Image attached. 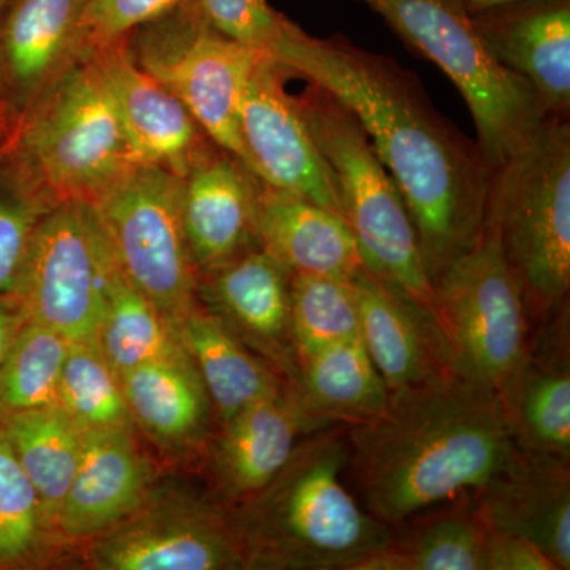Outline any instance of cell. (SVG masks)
I'll return each instance as SVG.
<instances>
[{
	"instance_id": "cell-43",
	"label": "cell",
	"mask_w": 570,
	"mask_h": 570,
	"mask_svg": "<svg viewBox=\"0 0 570 570\" xmlns=\"http://www.w3.org/2000/svg\"><path fill=\"white\" fill-rule=\"evenodd\" d=\"M10 0H0V18H2L3 11L9 7Z\"/></svg>"
},
{
	"instance_id": "cell-16",
	"label": "cell",
	"mask_w": 570,
	"mask_h": 570,
	"mask_svg": "<svg viewBox=\"0 0 570 570\" xmlns=\"http://www.w3.org/2000/svg\"><path fill=\"white\" fill-rule=\"evenodd\" d=\"M483 47L534 89L547 116H570V0H513L471 14Z\"/></svg>"
},
{
	"instance_id": "cell-33",
	"label": "cell",
	"mask_w": 570,
	"mask_h": 570,
	"mask_svg": "<svg viewBox=\"0 0 570 570\" xmlns=\"http://www.w3.org/2000/svg\"><path fill=\"white\" fill-rule=\"evenodd\" d=\"M291 332L298 360L360 337L358 305L352 285L332 277L294 273Z\"/></svg>"
},
{
	"instance_id": "cell-5",
	"label": "cell",
	"mask_w": 570,
	"mask_h": 570,
	"mask_svg": "<svg viewBox=\"0 0 570 570\" xmlns=\"http://www.w3.org/2000/svg\"><path fill=\"white\" fill-rule=\"evenodd\" d=\"M523 291L530 316L569 305L570 122L549 116L491 175L487 220Z\"/></svg>"
},
{
	"instance_id": "cell-13",
	"label": "cell",
	"mask_w": 570,
	"mask_h": 570,
	"mask_svg": "<svg viewBox=\"0 0 570 570\" xmlns=\"http://www.w3.org/2000/svg\"><path fill=\"white\" fill-rule=\"evenodd\" d=\"M102 570H223L246 568L234 523L198 504L142 510L104 532L91 547Z\"/></svg>"
},
{
	"instance_id": "cell-8",
	"label": "cell",
	"mask_w": 570,
	"mask_h": 570,
	"mask_svg": "<svg viewBox=\"0 0 570 570\" xmlns=\"http://www.w3.org/2000/svg\"><path fill=\"white\" fill-rule=\"evenodd\" d=\"M433 314L450 371L504 393L531 343L530 311L519 281L485 223L471 249L433 281Z\"/></svg>"
},
{
	"instance_id": "cell-28",
	"label": "cell",
	"mask_w": 570,
	"mask_h": 570,
	"mask_svg": "<svg viewBox=\"0 0 570 570\" xmlns=\"http://www.w3.org/2000/svg\"><path fill=\"white\" fill-rule=\"evenodd\" d=\"M39 498L48 532L56 531L63 499L80 463L82 430L62 411L48 406L0 422Z\"/></svg>"
},
{
	"instance_id": "cell-30",
	"label": "cell",
	"mask_w": 570,
	"mask_h": 570,
	"mask_svg": "<svg viewBox=\"0 0 570 570\" xmlns=\"http://www.w3.org/2000/svg\"><path fill=\"white\" fill-rule=\"evenodd\" d=\"M489 531L472 512L428 521L407 538L392 539L358 570H489Z\"/></svg>"
},
{
	"instance_id": "cell-25",
	"label": "cell",
	"mask_w": 570,
	"mask_h": 570,
	"mask_svg": "<svg viewBox=\"0 0 570 570\" xmlns=\"http://www.w3.org/2000/svg\"><path fill=\"white\" fill-rule=\"evenodd\" d=\"M171 328L204 382L220 422L287 390L268 363L262 362L209 311L194 307Z\"/></svg>"
},
{
	"instance_id": "cell-6",
	"label": "cell",
	"mask_w": 570,
	"mask_h": 570,
	"mask_svg": "<svg viewBox=\"0 0 570 570\" xmlns=\"http://www.w3.org/2000/svg\"><path fill=\"white\" fill-rule=\"evenodd\" d=\"M296 107L328 165L344 220L371 275L433 309V284L403 195L354 112L321 86L295 96ZM433 316V314H431Z\"/></svg>"
},
{
	"instance_id": "cell-4",
	"label": "cell",
	"mask_w": 570,
	"mask_h": 570,
	"mask_svg": "<svg viewBox=\"0 0 570 570\" xmlns=\"http://www.w3.org/2000/svg\"><path fill=\"white\" fill-rule=\"evenodd\" d=\"M2 146L51 205L94 204L112 183L145 164L102 77L85 56L21 108Z\"/></svg>"
},
{
	"instance_id": "cell-19",
	"label": "cell",
	"mask_w": 570,
	"mask_h": 570,
	"mask_svg": "<svg viewBox=\"0 0 570 570\" xmlns=\"http://www.w3.org/2000/svg\"><path fill=\"white\" fill-rule=\"evenodd\" d=\"M502 393L513 436L524 453L570 456L569 306L547 317Z\"/></svg>"
},
{
	"instance_id": "cell-22",
	"label": "cell",
	"mask_w": 570,
	"mask_h": 570,
	"mask_svg": "<svg viewBox=\"0 0 570 570\" xmlns=\"http://www.w3.org/2000/svg\"><path fill=\"white\" fill-rule=\"evenodd\" d=\"M474 513L490 531L530 540L558 570L570 568L569 461L528 455L475 494Z\"/></svg>"
},
{
	"instance_id": "cell-14",
	"label": "cell",
	"mask_w": 570,
	"mask_h": 570,
	"mask_svg": "<svg viewBox=\"0 0 570 570\" xmlns=\"http://www.w3.org/2000/svg\"><path fill=\"white\" fill-rule=\"evenodd\" d=\"M82 56L102 77L142 163L159 165L186 178L214 142L181 100L135 62L124 40Z\"/></svg>"
},
{
	"instance_id": "cell-23",
	"label": "cell",
	"mask_w": 570,
	"mask_h": 570,
	"mask_svg": "<svg viewBox=\"0 0 570 570\" xmlns=\"http://www.w3.org/2000/svg\"><path fill=\"white\" fill-rule=\"evenodd\" d=\"M326 428L307 414L294 389L264 397L223 423L214 466L228 497L246 499L265 489L287 464L299 438Z\"/></svg>"
},
{
	"instance_id": "cell-37",
	"label": "cell",
	"mask_w": 570,
	"mask_h": 570,
	"mask_svg": "<svg viewBox=\"0 0 570 570\" xmlns=\"http://www.w3.org/2000/svg\"><path fill=\"white\" fill-rule=\"evenodd\" d=\"M217 32L254 50L268 51L281 31L284 14L266 0H198Z\"/></svg>"
},
{
	"instance_id": "cell-3",
	"label": "cell",
	"mask_w": 570,
	"mask_h": 570,
	"mask_svg": "<svg viewBox=\"0 0 570 570\" xmlns=\"http://www.w3.org/2000/svg\"><path fill=\"white\" fill-rule=\"evenodd\" d=\"M351 459L340 428H322L250 501L245 520H232L246 568L358 570L384 550L387 524L365 512L341 482Z\"/></svg>"
},
{
	"instance_id": "cell-42",
	"label": "cell",
	"mask_w": 570,
	"mask_h": 570,
	"mask_svg": "<svg viewBox=\"0 0 570 570\" xmlns=\"http://www.w3.org/2000/svg\"><path fill=\"white\" fill-rule=\"evenodd\" d=\"M3 89H6V82H3L2 59H0V108L6 105L2 102Z\"/></svg>"
},
{
	"instance_id": "cell-24",
	"label": "cell",
	"mask_w": 570,
	"mask_h": 570,
	"mask_svg": "<svg viewBox=\"0 0 570 570\" xmlns=\"http://www.w3.org/2000/svg\"><path fill=\"white\" fill-rule=\"evenodd\" d=\"M82 0H10L0 18L3 82L26 107L80 58L78 17Z\"/></svg>"
},
{
	"instance_id": "cell-2",
	"label": "cell",
	"mask_w": 570,
	"mask_h": 570,
	"mask_svg": "<svg viewBox=\"0 0 570 570\" xmlns=\"http://www.w3.org/2000/svg\"><path fill=\"white\" fill-rule=\"evenodd\" d=\"M347 439L366 512L387 527L479 494L528 460L501 393L453 373L392 390Z\"/></svg>"
},
{
	"instance_id": "cell-20",
	"label": "cell",
	"mask_w": 570,
	"mask_h": 570,
	"mask_svg": "<svg viewBox=\"0 0 570 570\" xmlns=\"http://www.w3.org/2000/svg\"><path fill=\"white\" fill-rule=\"evenodd\" d=\"M351 285L358 305L360 337L390 392L452 373L430 311L366 268L356 273Z\"/></svg>"
},
{
	"instance_id": "cell-27",
	"label": "cell",
	"mask_w": 570,
	"mask_h": 570,
	"mask_svg": "<svg viewBox=\"0 0 570 570\" xmlns=\"http://www.w3.org/2000/svg\"><path fill=\"white\" fill-rule=\"evenodd\" d=\"M119 381L134 425L160 444H190L208 425L212 401L190 358L146 363Z\"/></svg>"
},
{
	"instance_id": "cell-15",
	"label": "cell",
	"mask_w": 570,
	"mask_h": 570,
	"mask_svg": "<svg viewBox=\"0 0 570 570\" xmlns=\"http://www.w3.org/2000/svg\"><path fill=\"white\" fill-rule=\"evenodd\" d=\"M294 273L262 247L198 277L197 295L209 313L245 346L298 381V356L291 332V283Z\"/></svg>"
},
{
	"instance_id": "cell-35",
	"label": "cell",
	"mask_w": 570,
	"mask_h": 570,
	"mask_svg": "<svg viewBox=\"0 0 570 570\" xmlns=\"http://www.w3.org/2000/svg\"><path fill=\"white\" fill-rule=\"evenodd\" d=\"M52 206L21 174L0 140V294L13 291L33 232Z\"/></svg>"
},
{
	"instance_id": "cell-18",
	"label": "cell",
	"mask_w": 570,
	"mask_h": 570,
	"mask_svg": "<svg viewBox=\"0 0 570 570\" xmlns=\"http://www.w3.org/2000/svg\"><path fill=\"white\" fill-rule=\"evenodd\" d=\"M151 480L132 431H82L80 463L56 531L66 539L99 538L145 504Z\"/></svg>"
},
{
	"instance_id": "cell-40",
	"label": "cell",
	"mask_w": 570,
	"mask_h": 570,
	"mask_svg": "<svg viewBox=\"0 0 570 570\" xmlns=\"http://www.w3.org/2000/svg\"><path fill=\"white\" fill-rule=\"evenodd\" d=\"M469 14L479 13V11L489 10L491 7L502 6V3L513 2V0H460Z\"/></svg>"
},
{
	"instance_id": "cell-34",
	"label": "cell",
	"mask_w": 570,
	"mask_h": 570,
	"mask_svg": "<svg viewBox=\"0 0 570 570\" xmlns=\"http://www.w3.org/2000/svg\"><path fill=\"white\" fill-rule=\"evenodd\" d=\"M47 534L36 490L0 428V569L26 564Z\"/></svg>"
},
{
	"instance_id": "cell-41",
	"label": "cell",
	"mask_w": 570,
	"mask_h": 570,
	"mask_svg": "<svg viewBox=\"0 0 570 570\" xmlns=\"http://www.w3.org/2000/svg\"><path fill=\"white\" fill-rule=\"evenodd\" d=\"M9 111H7V105H3V107L0 108V140H2L3 135L7 134V129H9Z\"/></svg>"
},
{
	"instance_id": "cell-32",
	"label": "cell",
	"mask_w": 570,
	"mask_h": 570,
	"mask_svg": "<svg viewBox=\"0 0 570 570\" xmlns=\"http://www.w3.org/2000/svg\"><path fill=\"white\" fill-rule=\"evenodd\" d=\"M56 406L85 430H130L134 422L121 381L96 340L70 341Z\"/></svg>"
},
{
	"instance_id": "cell-10",
	"label": "cell",
	"mask_w": 570,
	"mask_h": 570,
	"mask_svg": "<svg viewBox=\"0 0 570 570\" xmlns=\"http://www.w3.org/2000/svg\"><path fill=\"white\" fill-rule=\"evenodd\" d=\"M184 178L140 164L96 202L124 276L167 318L197 307L198 272L184 230Z\"/></svg>"
},
{
	"instance_id": "cell-7",
	"label": "cell",
	"mask_w": 570,
	"mask_h": 570,
	"mask_svg": "<svg viewBox=\"0 0 570 570\" xmlns=\"http://www.w3.org/2000/svg\"><path fill=\"white\" fill-rule=\"evenodd\" d=\"M384 18L411 50L436 63L456 86L478 145L497 170L534 137L549 116L534 89L494 61L460 0H360Z\"/></svg>"
},
{
	"instance_id": "cell-12",
	"label": "cell",
	"mask_w": 570,
	"mask_h": 570,
	"mask_svg": "<svg viewBox=\"0 0 570 570\" xmlns=\"http://www.w3.org/2000/svg\"><path fill=\"white\" fill-rule=\"evenodd\" d=\"M287 73L264 52L247 80L239 124L249 170L276 189L302 195L343 216L328 165L299 115L295 96L285 88Z\"/></svg>"
},
{
	"instance_id": "cell-21",
	"label": "cell",
	"mask_w": 570,
	"mask_h": 570,
	"mask_svg": "<svg viewBox=\"0 0 570 570\" xmlns=\"http://www.w3.org/2000/svg\"><path fill=\"white\" fill-rule=\"evenodd\" d=\"M257 232L262 249L292 273L351 284L365 268L343 216L258 179Z\"/></svg>"
},
{
	"instance_id": "cell-29",
	"label": "cell",
	"mask_w": 570,
	"mask_h": 570,
	"mask_svg": "<svg viewBox=\"0 0 570 570\" xmlns=\"http://www.w3.org/2000/svg\"><path fill=\"white\" fill-rule=\"evenodd\" d=\"M96 341L118 377L146 363L189 358L167 318L127 281L119 266Z\"/></svg>"
},
{
	"instance_id": "cell-26",
	"label": "cell",
	"mask_w": 570,
	"mask_h": 570,
	"mask_svg": "<svg viewBox=\"0 0 570 570\" xmlns=\"http://www.w3.org/2000/svg\"><path fill=\"white\" fill-rule=\"evenodd\" d=\"M296 395L324 425H358L384 411L390 389L362 337L343 341L298 360Z\"/></svg>"
},
{
	"instance_id": "cell-38",
	"label": "cell",
	"mask_w": 570,
	"mask_h": 570,
	"mask_svg": "<svg viewBox=\"0 0 570 570\" xmlns=\"http://www.w3.org/2000/svg\"><path fill=\"white\" fill-rule=\"evenodd\" d=\"M489 531V570H558L553 561L530 540Z\"/></svg>"
},
{
	"instance_id": "cell-9",
	"label": "cell",
	"mask_w": 570,
	"mask_h": 570,
	"mask_svg": "<svg viewBox=\"0 0 570 570\" xmlns=\"http://www.w3.org/2000/svg\"><path fill=\"white\" fill-rule=\"evenodd\" d=\"M129 50L142 70L181 100L214 145L249 168L239 112L247 80L265 51L217 32L198 0L137 29Z\"/></svg>"
},
{
	"instance_id": "cell-39",
	"label": "cell",
	"mask_w": 570,
	"mask_h": 570,
	"mask_svg": "<svg viewBox=\"0 0 570 570\" xmlns=\"http://www.w3.org/2000/svg\"><path fill=\"white\" fill-rule=\"evenodd\" d=\"M20 302L11 294H0V363L17 340L18 333L26 324Z\"/></svg>"
},
{
	"instance_id": "cell-11",
	"label": "cell",
	"mask_w": 570,
	"mask_h": 570,
	"mask_svg": "<svg viewBox=\"0 0 570 570\" xmlns=\"http://www.w3.org/2000/svg\"><path fill=\"white\" fill-rule=\"evenodd\" d=\"M118 262L96 206L62 202L41 217L11 295L26 321L96 340Z\"/></svg>"
},
{
	"instance_id": "cell-1",
	"label": "cell",
	"mask_w": 570,
	"mask_h": 570,
	"mask_svg": "<svg viewBox=\"0 0 570 570\" xmlns=\"http://www.w3.org/2000/svg\"><path fill=\"white\" fill-rule=\"evenodd\" d=\"M266 55L354 112L403 195L431 281L479 242L493 170L412 71L344 37L309 36L285 17Z\"/></svg>"
},
{
	"instance_id": "cell-17",
	"label": "cell",
	"mask_w": 570,
	"mask_h": 570,
	"mask_svg": "<svg viewBox=\"0 0 570 570\" xmlns=\"http://www.w3.org/2000/svg\"><path fill=\"white\" fill-rule=\"evenodd\" d=\"M257 176L219 146L184 178V230L198 276L261 247Z\"/></svg>"
},
{
	"instance_id": "cell-44",
	"label": "cell",
	"mask_w": 570,
	"mask_h": 570,
	"mask_svg": "<svg viewBox=\"0 0 570 570\" xmlns=\"http://www.w3.org/2000/svg\"><path fill=\"white\" fill-rule=\"evenodd\" d=\"M82 2H85V0H82Z\"/></svg>"
},
{
	"instance_id": "cell-36",
	"label": "cell",
	"mask_w": 570,
	"mask_h": 570,
	"mask_svg": "<svg viewBox=\"0 0 570 570\" xmlns=\"http://www.w3.org/2000/svg\"><path fill=\"white\" fill-rule=\"evenodd\" d=\"M193 0H85L78 17V50L85 52L126 40L142 26L163 20Z\"/></svg>"
},
{
	"instance_id": "cell-31",
	"label": "cell",
	"mask_w": 570,
	"mask_h": 570,
	"mask_svg": "<svg viewBox=\"0 0 570 570\" xmlns=\"http://www.w3.org/2000/svg\"><path fill=\"white\" fill-rule=\"evenodd\" d=\"M70 341L61 333L26 322L0 363V422L11 415L55 406Z\"/></svg>"
}]
</instances>
